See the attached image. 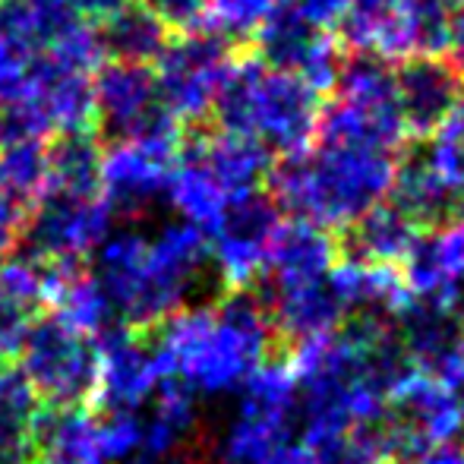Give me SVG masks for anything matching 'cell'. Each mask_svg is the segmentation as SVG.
<instances>
[{
	"label": "cell",
	"instance_id": "15",
	"mask_svg": "<svg viewBox=\"0 0 464 464\" xmlns=\"http://www.w3.org/2000/svg\"><path fill=\"white\" fill-rule=\"evenodd\" d=\"M92 29L102 61L123 63H155L171 38V32L136 0H127L121 10L98 19Z\"/></svg>",
	"mask_w": 464,
	"mask_h": 464
},
{
	"label": "cell",
	"instance_id": "21",
	"mask_svg": "<svg viewBox=\"0 0 464 464\" xmlns=\"http://www.w3.org/2000/svg\"><path fill=\"white\" fill-rule=\"evenodd\" d=\"M51 133H54V127L32 95L0 102V149L23 146V142H44Z\"/></svg>",
	"mask_w": 464,
	"mask_h": 464
},
{
	"label": "cell",
	"instance_id": "16",
	"mask_svg": "<svg viewBox=\"0 0 464 464\" xmlns=\"http://www.w3.org/2000/svg\"><path fill=\"white\" fill-rule=\"evenodd\" d=\"M42 398L19 370L0 372V464H32L38 459L35 427Z\"/></svg>",
	"mask_w": 464,
	"mask_h": 464
},
{
	"label": "cell",
	"instance_id": "8",
	"mask_svg": "<svg viewBox=\"0 0 464 464\" xmlns=\"http://www.w3.org/2000/svg\"><path fill=\"white\" fill-rule=\"evenodd\" d=\"M178 165V149L152 142H117L104 146L102 199L114 218L140 221L165 196L168 178Z\"/></svg>",
	"mask_w": 464,
	"mask_h": 464
},
{
	"label": "cell",
	"instance_id": "34",
	"mask_svg": "<svg viewBox=\"0 0 464 464\" xmlns=\"http://www.w3.org/2000/svg\"><path fill=\"white\" fill-rule=\"evenodd\" d=\"M32 464H108L104 459H86V461H73V459H61V455H38Z\"/></svg>",
	"mask_w": 464,
	"mask_h": 464
},
{
	"label": "cell",
	"instance_id": "20",
	"mask_svg": "<svg viewBox=\"0 0 464 464\" xmlns=\"http://www.w3.org/2000/svg\"><path fill=\"white\" fill-rule=\"evenodd\" d=\"M449 10L452 0H408V32L414 54L446 57Z\"/></svg>",
	"mask_w": 464,
	"mask_h": 464
},
{
	"label": "cell",
	"instance_id": "29",
	"mask_svg": "<svg viewBox=\"0 0 464 464\" xmlns=\"http://www.w3.org/2000/svg\"><path fill=\"white\" fill-rule=\"evenodd\" d=\"M25 208L29 206L0 193V256H6L16 246L19 231H23V221H25Z\"/></svg>",
	"mask_w": 464,
	"mask_h": 464
},
{
	"label": "cell",
	"instance_id": "18",
	"mask_svg": "<svg viewBox=\"0 0 464 464\" xmlns=\"http://www.w3.org/2000/svg\"><path fill=\"white\" fill-rule=\"evenodd\" d=\"M165 196L178 215L189 225L202 227L208 234V227L215 225L218 218L221 206H225L227 193L218 187V180L208 174V168L202 161H178L168 178V187H165Z\"/></svg>",
	"mask_w": 464,
	"mask_h": 464
},
{
	"label": "cell",
	"instance_id": "35",
	"mask_svg": "<svg viewBox=\"0 0 464 464\" xmlns=\"http://www.w3.org/2000/svg\"><path fill=\"white\" fill-rule=\"evenodd\" d=\"M6 370V361H4V357H0V372H4Z\"/></svg>",
	"mask_w": 464,
	"mask_h": 464
},
{
	"label": "cell",
	"instance_id": "10",
	"mask_svg": "<svg viewBox=\"0 0 464 464\" xmlns=\"http://www.w3.org/2000/svg\"><path fill=\"white\" fill-rule=\"evenodd\" d=\"M92 130L104 146L127 142L140 117L159 104V82L152 63L102 61L92 70Z\"/></svg>",
	"mask_w": 464,
	"mask_h": 464
},
{
	"label": "cell",
	"instance_id": "6",
	"mask_svg": "<svg viewBox=\"0 0 464 464\" xmlns=\"http://www.w3.org/2000/svg\"><path fill=\"white\" fill-rule=\"evenodd\" d=\"M98 348V411H136L152 398L159 379L174 376L165 351L149 332H133L114 319L92 338Z\"/></svg>",
	"mask_w": 464,
	"mask_h": 464
},
{
	"label": "cell",
	"instance_id": "23",
	"mask_svg": "<svg viewBox=\"0 0 464 464\" xmlns=\"http://www.w3.org/2000/svg\"><path fill=\"white\" fill-rule=\"evenodd\" d=\"M142 446V420L136 411H102L98 417V455L104 461H127Z\"/></svg>",
	"mask_w": 464,
	"mask_h": 464
},
{
	"label": "cell",
	"instance_id": "4",
	"mask_svg": "<svg viewBox=\"0 0 464 464\" xmlns=\"http://www.w3.org/2000/svg\"><path fill=\"white\" fill-rule=\"evenodd\" d=\"M244 44L221 32L215 23L193 32L171 35L165 51L159 54L155 82H159V102L178 117L180 123L212 121V98L231 61L240 54Z\"/></svg>",
	"mask_w": 464,
	"mask_h": 464
},
{
	"label": "cell",
	"instance_id": "14",
	"mask_svg": "<svg viewBox=\"0 0 464 464\" xmlns=\"http://www.w3.org/2000/svg\"><path fill=\"white\" fill-rule=\"evenodd\" d=\"M48 159V187L73 196H102V159L104 142L92 127L54 130L44 140Z\"/></svg>",
	"mask_w": 464,
	"mask_h": 464
},
{
	"label": "cell",
	"instance_id": "7",
	"mask_svg": "<svg viewBox=\"0 0 464 464\" xmlns=\"http://www.w3.org/2000/svg\"><path fill=\"white\" fill-rule=\"evenodd\" d=\"M278 225L281 208L266 187L227 196L215 225L208 227V246L225 287H246L263 272Z\"/></svg>",
	"mask_w": 464,
	"mask_h": 464
},
{
	"label": "cell",
	"instance_id": "11",
	"mask_svg": "<svg viewBox=\"0 0 464 464\" xmlns=\"http://www.w3.org/2000/svg\"><path fill=\"white\" fill-rule=\"evenodd\" d=\"M420 227L395 208L389 199L376 202L354 221L335 227L332 240H335V263L351 266H395L401 269L404 256H408L411 244L417 240Z\"/></svg>",
	"mask_w": 464,
	"mask_h": 464
},
{
	"label": "cell",
	"instance_id": "12",
	"mask_svg": "<svg viewBox=\"0 0 464 464\" xmlns=\"http://www.w3.org/2000/svg\"><path fill=\"white\" fill-rule=\"evenodd\" d=\"M335 266V240L332 231L304 218L281 221L266 253L259 281L269 287H294L323 278Z\"/></svg>",
	"mask_w": 464,
	"mask_h": 464
},
{
	"label": "cell",
	"instance_id": "2",
	"mask_svg": "<svg viewBox=\"0 0 464 464\" xmlns=\"http://www.w3.org/2000/svg\"><path fill=\"white\" fill-rule=\"evenodd\" d=\"M323 95L297 73L272 70L240 48L212 98V123L227 133L259 140L272 155L304 152L316 140V121Z\"/></svg>",
	"mask_w": 464,
	"mask_h": 464
},
{
	"label": "cell",
	"instance_id": "3",
	"mask_svg": "<svg viewBox=\"0 0 464 464\" xmlns=\"http://www.w3.org/2000/svg\"><path fill=\"white\" fill-rule=\"evenodd\" d=\"M19 372L48 408L92 404L98 385V348L54 313H38L19 348Z\"/></svg>",
	"mask_w": 464,
	"mask_h": 464
},
{
	"label": "cell",
	"instance_id": "13",
	"mask_svg": "<svg viewBox=\"0 0 464 464\" xmlns=\"http://www.w3.org/2000/svg\"><path fill=\"white\" fill-rule=\"evenodd\" d=\"M196 430H199L196 389H189L180 376L159 379L152 392V414L149 420H142L140 452L149 459H165L193 440Z\"/></svg>",
	"mask_w": 464,
	"mask_h": 464
},
{
	"label": "cell",
	"instance_id": "1",
	"mask_svg": "<svg viewBox=\"0 0 464 464\" xmlns=\"http://www.w3.org/2000/svg\"><path fill=\"white\" fill-rule=\"evenodd\" d=\"M398 155L376 146L313 142L294 155H276L266 189L281 212L335 231L382 202L395 180Z\"/></svg>",
	"mask_w": 464,
	"mask_h": 464
},
{
	"label": "cell",
	"instance_id": "28",
	"mask_svg": "<svg viewBox=\"0 0 464 464\" xmlns=\"http://www.w3.org/2000/svg\"><path fill=\"white\" fill-rule=\"evenodd\" d=\"M294 10L304 19H310L316 29H335L342 13L348 10V0H291Z\"/></svg>",
	"mask_w": 464,
	"mask_h": 464
},
{
	"label": "cell",
	"instance_id": "25",
	"mask_svg": "<svg viewBox=\"0 0 464 464\" xmlns=\"http://www.w3.org/2000/svg\"><path fill=\"white\" fill-rule=\"evenodd\" d=\"M35 48L0 38V102L32 95V63H35Z\"/></svg>",
	"mask_w": 464,
	"mask_h": 464
},
{
	"label": "cell",
	"instance_id": "9",
	"mask_svg": "<svg viewBox=\"0 0 464 464\" xmlns=\"http://www.w3.org/2000/svg\"><path fill=\"white\" fill-rule=\"evenodd\" d=\"M464 95V76L446 57L414 54L395 63V102L411 142H427Z\"/></svg>",
	"mask_w": 464,
	"mask_h": 464
},
{
	"label": "cell",
	"instance_id": "19",
	"mask_svg": "<svg viewBox=\"0 0 464 464\" xmlns=\"http://www.w3.org/2000/svg\"><path fill=\"white\" fill-rule=\"evenodd\" d=\"M48 187V159L44 142H23V146L0 149V193L32 206Z\"/></svg>",
	"mask_w": 464,
	"mask_h": 464
},
{
	"label": "cell",
	"instance_id": "30",
	"mask_svg": "<svg viewBox=\"0 0 464 464\" xmlns=\"http://www.w3.org/2000/svg\"><path fill=\"white\" fill-rule=\"evenodd\" d=\"M127 464H215V461H212V455H208L202 436H193V440L184 442L178 452L165 455V459H149V455L136 452L133 459H127Z\"/></svg>",
	"mask_w": 464,
	"mask_h": 464
},
{
	"label": "cell",
	"instance_id": "33",
	"mask_svg": "<svg viewBox=\"0 0 464 464\" xmlns=\"http://www.w3.org/2000/svg\"><path fill=\"white\" fill-rule=\"evenodd\" d=\"M73 4H76V10H80L82 16L98 23V19H104V16H111L114 10H121L127 0H73Z\"/></svg>",
	"mask_w": 464,
	"mask_h": 464
},
{
	"label": "cell",
	"instance_id": "32",
	"mask_svg": "<svg viewBox=\"0 0 464 464\" xmlns=\"http://www.w3.org/2000/svg\"><path fill=\"white\" fill-rule=\"evenodd\" d=\"M436 136H442V140H449V142H455V146L464 152V95H461V102L455 104V111L446 117V123H442L440 130H436Z\"/></svg>",
	"mask_w": 464,
	"mask_h": 464
},
{
	"label": "cell",
	"instance_id": "27",
	"mask_svg": "<svg viewBox=\"0 0 464 464\" xmlns=\"http://www.w3.org/2000/svg\"><path fill=\"white\" fill-rule=\"evenodd\" d=\"M35 316L38 313L29 310V306H19V304H13V300L0 297V357H4V361H13V357L19 354L23 338Z\"/></svg>",
	"mask_w": 464,
	"mask_h": 464
},
{
	"label": "cell",
	"instance_id": "5",
	"mask_svg": "<svg viewBox=\"0 0 464 464\" xmlns=\"http://www.w3.org/2000/svg\"><path fill=\"white\" fill-rule=\"evenodd\" d=\"M114 212L102 196H73L44 187V193L25 208V221L13 250L48 259H86L114 227Z\"/></svg>",
	"mask_w": 464,
	"mask_h": 464
},
{
	"label": "cell",
	"instance_id": "31",
	"mask_svg": "<svg viewBox=\"0 0 464 464\" xmlns=\"http://www.w3.org/2000/svg\"><path fill=\"white\" fill-rule=\"evenodd\" d=\"M446 61L464 76V0H452V10H449Z\"/></svg>",
	"mask_w": 464,
	"mask_h": 464
},
{
	"label": "cell",
	"instance_id": "17",
	"mask_svg": "<svg viewBox=\"0 0 464 464\" xmlns=\"http://www.w3.org/2000/svg\"><path fill=\"white\" fill-rule=\"evenodd\" d=\"M323 32L325 29H316L310 19L300 16L291 0H278L276 10L256 25V32L250 35L246 48H250V54H256L266 67L297 73L300 63L306 61V54H310V48L319 42Z\"/></svg>",
	"mask_w": 464,
	"mask_h": 464
},
{
	"label": "cell",
	"instance_id": "26",
	"mask_svg": "<svg viewBox=\"0 0 464 464\" xmlns=\"http://www.w3.org/2000/svg\"><path fill=\"white\" fill-rule=\"evenodd\" d=\"M136 4L146 6L171 35L202 29V25L212 23L208 0H136Z\"/></svg>",
	"mask_w": 464,
	"mask_h": 464
},
{
	"label": "cell",
	"instance_id": "24",
	"mask_svg": "<svg viewBox=\"0 0 464 464\" xmlns=\"http://www.w3.org/2000/svg\"><path fill=\"white\" fill-rule=\"evenodd\" d=\"M276 4L278 0H208V13L221 32L246 44L256 25L276 10Z\"/></svg>",
	"mask_w": 464,
	"mask_h": 464
},
{
	"label": "cell",
	"instance_id": "22",
	"mask_svg": "<svg viewBox=\"0 0 464 464\" xmlns=\"http://www.w3.org/2000/svg\"><path fill=\"white\" fill-rule=\"evenodd\" d=\"M0 297L13 300L19 306L38 310L44 304V272L42 263L32 256L13 253V256H0Z\"/></svg>",
	"mask_w": 464,
	"mask_h": 464
}]
</instances>
